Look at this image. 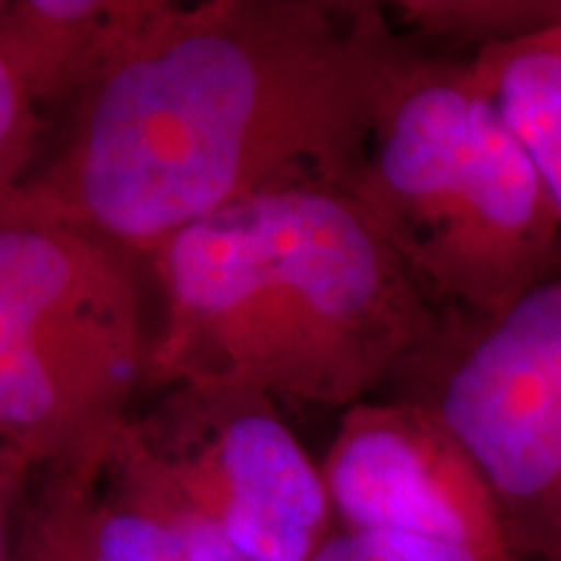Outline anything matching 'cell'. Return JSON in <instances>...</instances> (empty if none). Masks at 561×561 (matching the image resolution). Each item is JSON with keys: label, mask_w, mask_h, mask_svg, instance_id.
Segmentation results:
<instances>
[{"label": "cell", "mask_w": 561, "mask_h": 561, "mask_svg": "<svg viewBox=\"0 0 561 561\" xmlns=\"http://www.w3.org/2000/svg\"><path fill=\"white\" fill-rule=\"evenodd\" d=\"M392 16L432 39L468 45L520 39L561 26V0H398Z\"/></svg>", "instance_id": "8fae6325"}, {"label": "cell", "mask_w": 561, "mask_h": 561, "mask_svg": "<svg viewBox=\"0 0 561 561\" xmlns=\"http://www.w3.org/2000/svg\"><path fill=\"white\" fill-rule=\"evenodd\" d=\"M405 39L380 3H153L0 208L130 255L237 203L359 178Z\"/></svg>", "instance_id": "6da1fadb"}, {"label": "cell", "mask_w": 561, "mask_h": 561, "mask_svg": "<svg viewBox=\"0 0 561 561\" xmlns=\"http://www.w3.org/2000/svg\"><path fill=\"white\" fill-rule=\"evenodd\" d=\"M11 561H242L133 437L47 479Z\"/></svg>", "instance_id": "ba28073f"}, {"label": "cell", "mask_w": 561, "mask_h": 561, "mask_svg": "<svg viewBox=\"0 0 561 561\" xmlns=\"http://www.w3.org/2000/svg\"><path fill=\"white\" fill-rule=\"evenodd\" d=\"M144 0H26L0 5V58L30 102L79 96L144 19Z\"/></svg>", "instance_id": "9c48e42d"}, {"label": "cell", "mask_w": 561, "mask_h": 561, "mask_svg": "<svg viewBox=\"0 0 561 561\" xmlns=\"http://www.w3.org/2000/svg\"><path fill=\"white\" fill-rule=\"evenodd\" d=\"M310 561H489L462 546L396 536V533H364L335 528Z\"/></svg>", "instance_id": "7c38bea8"}, {"label": "cell", "mask_w": 561, "mask_h": 561, "mask_svg": "<svg viewBox=\"0 0 561 561\" xmlns=\"http://www.w3.org/2000/svg\"><path fill=\"white\" fill-rule=\"evenodd\" d=\"M157 388L229 385L343 409L432 339L439 307L367 210L339 187L257 195L153 252Z\"/></svg>", "instance_id": "7a4b0ae2"}, {"label": "cell", "mask_w": 561, "mask_h": 561, "mask_svg": "<svg viewBox=\"0 0 561 561\" xmlns=\"http://www.w3.org/2000/svg\"><path fill=\"white\" fill-rule=\"evenodd\" d=\"M136 255L0 208V458L60 468L110 447L149 377Z\"/></svg>", "instance_id": "277c9868"}, {"label": "cell", "mask_w": 561, "mask_h": 561, "mask_svg": "<svg viewBox=\"0 0 561 561\" xmlns=\"http://www.w3.org/2000/svg\"><path fill=\"white\" fill-rule=\"evenodd\" d=\"M388 385L471 455L517 561H561V273L500 314L442 310Z\"/></svg>", "instance_id": "5b68a950"}, {"label": "cell", "mask_w": 561, "mask_h": 561, "mask_svg": "<svg viewBox=\"0 0 561 561\" xmlns=\"http://www.w3.org/2000/svg\"><path fill=\"white\" fill-rule=\"evenodd\" d=\"M278 401L229 385H172L130 432L242 561H310L335 530L320 466Z\"/></svg>", "instance_id": "8992f818"}, {"label": "cell", "mask_w": 561, "mask_h": 561, "mask_svg": "<svg viewBox=\"0 0 561 561\" xmlns=\"http://www.w3.org/2000/svg\"><path fill=\"white\" fill-rule=\"evenodd\" d=\"M335 528L396 533L517 561L471 455L426 405H348L320 466Z\"/></svg>", "instance_id": "52a82bcc"}, {"label": "cell", "mask_w": 561, "mask_h": 561, "mask_svg": "<svg viewBox=\"0 0 561 561\" xmlns=\"http://www.w3.org/2000/svg\"><path fill=\"white\" fill-rule=\"evenodd\" d=\"M34 136L32 102L9 62L0 58V198H5L19 182V170Z\"/></svg>", "instance_id": "4fadbf2b"}, {"label": "cell", "mask_w": 561, "mask_h": 561, "mask_svg": "<svg viewBox=\"0 0 561 561\" xmlns=\"http://www.w3.org/2000/svg\"><path fill=\"white\" fill-rule=\"evenodd\" d=\"M351 198L439 310L500 314L561 273V219L471 60L405 42Z\"/></svg>", "instance_id": "3957f363"}, {"label": "cell", "mask_w": 561, "mask_h": 561, "mask_svg": "<svg viewBox=\"0 0 561 561\" xmlns=\"http://www.w3.org/2000/svg\"><path fill=\"white\" fill-rule=\"evenodd\" d=\"M471 68L541 174L561 219V26L473 50Z\"/></svg>", "instance_id": "30bf717a"}]
</instances>
